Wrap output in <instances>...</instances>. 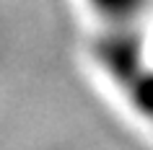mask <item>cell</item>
<instances>
[{"label": "cell", "mask_w": 153, "mask_h": 150, "mask_svg": "<svg viewBox=\"0 0 153 150\" xmlns=\"http://www.w3.org/2000/svg\"><path fill=\"white\" fill-rule=\"evenodd\" d=\"M99 18L96 57L140 117L153 124V67L145 62V0H88Z\"/></svg>", "instance_id": "obj_1"}]
</instances>
